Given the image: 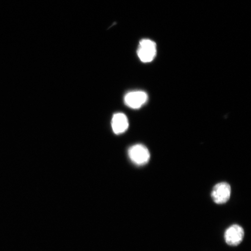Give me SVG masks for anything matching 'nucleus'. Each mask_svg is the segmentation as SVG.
<instances>
[{
    "mask_svg": "<svg viewBox=\"0 0 251 251\" xmlns=\"http://www.w3.org/2000/svg\"><path fill=\"white\" fill-rule=\"evenodd\" d=\"M128 155L131 162L138 166H143L149 162L150 153L148 149L143 144H136L128 151Z\"/></svg>",
    "mask_w": 251,
    "mask_h": 251,
    "instance_id": "f03ea898",
    "label": "nucleus"
},
{
    "mask_svg": "<svg viewBox=\"0 0 251 251\" xmlns=\"http://www.w3.org/2000/svg\"><path fill=\"white\" fill-rule=\"evenodd\" d=\"M231 192L230 184L226 182H222L216 184L213 187L211 193L212 199L216 203L224 204L230 200Z\"/></svg>",
    "mask_w": 251,
    "mask_h": 251,
    "instance_id": "7ed1b4c3",
    "label": "nucleus"
},
{
    "mask_svg": "<svg viewBox=\"0 0 251 251\" xmlns=\"http://www.w3.org/2000/svg\"><path fill=\"white\" fill-rule=\"evenodd\" d=\"M137 53L141 62L149 63L152 61L156 55L155 43L150 39L141 40Z\"/></svg>",
    "mask_w": 251,
    "mask_h": 251,
    "instance_id": "f257e3e1",
    "label": "nucleus"
},
{
    "mask_svg": "<svg viewBox=\"0 0 251 251\" xmlns=\"http://www.w3.org/2000/svg\"><path fill=\"white\" fill-rule=\"evenodd\" d=\"M111 125L112 130L115 134L124 133L128 127V119L124 114L117 113L113 116Z\"/></svg>",
    "mask_w": 251,
    "mask_h": 251,
    "instance_id": "423d86ee",
    "label": "nucleus"
},
{
    "mask_svg": "<svg viewBox=\"0 0 251 251\" xmlns=\"http://www.w3.org/2000/svg\"><path fill=\"white\" fill-rule=\"evenodd\" d=\"M244 231L242 227L234 225L229 227L225 233V240L229 246H237L243 240Z\"/></svg>",
    "mask_w": 251,
    "mask_h": 251,
    "instance_id": "39448f33",
    "label": "nucleus"
},
{
    "mask_svg": "<svg viewBox=\"0 0 251 251\" xmlns=\"http://www.w3.org/2000/svg\"><path fill=\"white\" fill-rule=\"evenodd\" d=\"M149 96L143 91H134L126 94L125 104L132 109H139L148 101Z\"/></svg>",
    "mask_w": 251,
    "mask_h": 251,
    "instance_id": "20e7f679",
    "label": "nucleus"
}]
</instances>
